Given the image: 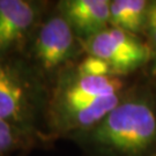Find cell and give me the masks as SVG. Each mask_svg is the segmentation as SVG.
<instances>
[{
    "label": "cell",
    "mask_w": 156,
    "mask_h": 156,
    "mask_svg": "<svg viewBox=\"0 0 156 156\" xmlns=\"http://www.w3.org/2000/svg\"><path fill=\"white\" fill-rule=\"evenodd\" d=\"M149 5L145 0L110 1V27L134 35L144 33Z\"/></svg>",
    "instance_id": "obj_8"
},
{
    "label": "cell",
    "mask_w": 156,
    "mask_h": 156,
    "mask_svg": "<svg viewBox=\"0 0 156 156\" xmlns=\"http://www.w3.org/2000/svg\"><path fill=\"white\" fill-rule=\"evenodd\" d=\"M75 71L79 74L90 76H118L108 62L101 58L89 55L79 62L78 66L75 67Z\"/></svg>",
    "instance_id": "obj_10"
},
{
    "label": "cell",
    "mask_w": 156,
    "mask_h": 156,
    "mask_svg": "<svg viewBox=\"0 0 156 156\" xmlns=\"http://www.w3.org/2000/svg\"><path fill=\"white\" fill-rule=\"evenodd\" d=\"M58 12L81 42L110 27L109 0H65L59 2Z\"/></svg>",
    "instance_id": "obj_7"
},
{
    "label": "cell",
    "mask_w": 156,
    "mask_h": 156,
    "mask_svg": "<svg viewBox=\"0 0 156 156\" xmlns=\"http://www.w3.org/2000/svg\"><path fill=\"white\" fill-rule=\"evenodd\" d=\"M30 132L24 131L15 125L0 120V154L19 148L26 144Z\"/></svg>",
    "instance_id": "obj_9"
},
{
    "label": "cell",
    "mask_w": 156,
    "mask_h": 156,
    "mask_svg": "<svg viewBox=\"0 0 156 156\" xmlns=\"http://www.w3.org/2000/svg\"><path fill=\"white\" fill-rule=\"evenodd\" d=\"M151 60H153V64H151V74L156 76V49L153 52V57H151Z\"/></svg>",
    "instance_id": "obj_12"
},
{
    "label": "cell",
    "mask_w": 156,
    "mask_h": 156,
    "mask_svg": "<svg viewBox=\"0 0 156 156\" xmlns=\"http://www.w3.org/2000/svg\"><path fill=\"white\" fill-rule=\"evenodd\" d=\"M76 134L109 156H144L156 145V103L146 94H125L97 125Z\"/></svg>",
    "instance_id": "obj_1"
},
{
    "label": "cell",
    "mask_w": 156,
    "mask_h": 156,
    "mask_svg": "<svg viewBox=\"0 0 156 156\" xmlns=\"http://www.w3.org/2000/svg\"><path fill=\"white\" fill-rule=\"evenodd\" d=\"M120 76H90L79 74L75 68L62 73L51 100V108L81 104L124 93Z\"/></svg>",
    "instance_id": "obj_5"
},
{
    "label": "cell",
    "mask_w": 156,
    "mask_h": 156,
    "mask_svg": "<svg viewBox=\"0 0 156 156\" xmlns=\"http://www.w3.org/2000/svg\"><path fill=\"white\" fill-rule=\"evenodd\" d=\"M154 156H156V155H154Z\"/></svg>",
    "instance_id": "obj_13"
},
{
    "label": "cell",
    "mask_w": 156,
    "mask_h": 156,
    "mask_svg": "<svg viewBox=\"0 0 156 156\" xmlns=\"http://www.w3.org/2000/svg\"><path fill=\"white\" fill-rule=\"evenodd\" d=\"M82 49L87 55L108 62L118 76L139 69L153 57L151 45L141 41L138 35L113 27H108L83 41Z\"/></svg>",
    "instance_id": "obj_3"
},
{
    "label": "cell",
    "mask_w": 156,
    "mask_h": 156,
    "mask_svg": "<svg viewBox=\"0 0 156 156\" xmlns=\"http://www.w3.org/2000/svg\"><path fill=\"white\" fill-rule=\"evenodd\" d=\"M44 100L36 73L19 59H0V120L30 132Z\"/></svg>",
    "instance_id": "obj_2"
},
{
    "label": "cell",
    "mask_w": 156,
    "mask_h": 156,
    "mask_svg": "<svg viewBox=\"0 0 156 156\" xmlns=\"http://www.w3.org/2000/svg\"><path fill=\"white\" fill-rule=\"evenodd\" d=\"M145 31L148 35L151 44L154 46V49H156V1L151 2L149 5Z\"/></svg>",
    "instance_id": "obj_11"
},
{
    "label": "cell",
    "mask_w": 156,
    "mask_h": 156,
    "mask_svg": "<svg viewBox=\"0 0 156 156\" xmlns=\"http://www.w3.org/2000/svg\"><path fill=\"white\" fill-rule=\"evenodd\" d=\"M81 49L82 42L66 19L58 12L38 27L33 53L43 71L53 72L75 58Z\"/></svg>",
    "instance_id": "obj_4"
},
{
    "label": "cell",
    "mask_w": 156,
    "mask_h": 156,
    "mask_svg": "<svg viewBox=\"0 0 156 156\" xmlns=\"http://www.w3.org/2000/svg\"><path fill=\"white\" fill-rule=\"evenodd\" d=\"M38 6L26 0H0V59L24 43L35 28Z\"/></svg>",
    "instance_id": "obj_6"
}]
</instances>
